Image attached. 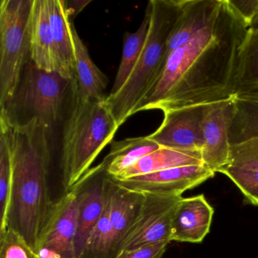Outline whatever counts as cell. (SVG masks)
Returning <instances> with one entry per match:
<instances>
[{
	"label": "cell",
	"mask_w": 258,
	"mask_h": 258,
	"mask_svg": "<svg viewBox=\"0 0 258 258\" xmlns=\"http://www.w3.org/2000/svg\"><path fill=\"white\" fill-rule=\"evenodd\" d=\"M235 112L229 127L230 146L258 138V97L238 94Z\"/></svg>",
	"instance_id": "23"
},
{
	"label": "cell",
	"mask_w": 258,
	"mask_h": 258,
	"mask_svg": "<svg viewBox=\"0 0 258 258\" xmlns=\"http://www.w3.org/2000/svg\"><path fill=\"white\" fill-rule=\"evenodd\" d=\"M239 94L247 95V96H256V97H258V88L250 90V91L249 92H246V93H239Z\"/></svg>",
	"instance_id": "31"
},
{
	"label": "cell",
	"mask_w": 258,
	"mask_h": 258,
	"mask_svg": "<svg viewBox=\"0 0 258 258\" xmlns=\"http://www.w3.org/2000/svg\"><path fill=\"white\" fill-rule=\"evenodd\" d=\"M13 180V157L10 126L0 121V235L8 227Z\"/></svg>",
	"instance_id": "22"
},
{
	"label": "cell",
	"mask_w": 258,
	"mask_h": 258,
	"mask_svg": "<svg viewBox=\"0 0 258 258\" xmlns=\"http://www.w3.org/2000/svg\"><path fill=\"white\" fill-rule=\"evenodd\" d=\"M0 258H40L23 237L13 229L0 235Z\"/></svg>",
	"instance_id": "26"
},
{
	"label": "cell",
	"mask_w": 258,
	"mask_h": 258,
	"mask_svg": "<svg viewBox=\"0 0 258 258\" xmlns=\"http://www.w3.org/2000/svg\"><path fill=\"white\" fill-rule=\"evenodd\" d=\"M112 179L103 163L92 167L74 185L78 208V229L75 240L77 258H81L87 240L106 205Z\"/></svg>",
	"instance_id": "8"
},
{
	"label": "cell",
	"mask_w": 258,
	"mask_h": 258,
	"mask_svg": "<svg viewBox=\"0 0 258 258\" xmlns=\"http://www.w3.org/2000/svg\"><path fill=\"white\" fill-rule=\"evenodd\" d=\"M219 173L226 175L239 188L246 202L256 206L258 203V171L227 165Z\"/></svg>",
	"instance_id": "25"
},
{
	"label": "cell",
	"mask_w": 258,
	"mask_h": 258,
	"mask_svg": "<svg viewBox=\"0 0 258 258\" xmlns=\"http://www.w3.org/2000/svg\"><path fill=\"white\" fill-rule=\"evenodd\" d=\"M7 125L10 129L13 157L7 229L23 237L37 252L40 234L54 205L48 179L52 131L39 120L23 126Z\"/></svg>",
	"instance_id": "2"
},
{
	"label": "cell",
	"mask_w": 258,
	"mask_h": 258,
	"mask_svg": "<svg viewBox=\"0 0 258 258\" xmlns=\"http://www.w3.org/2000/svg\"><path fill=\"white\" fill-rule=\"evenodd\" d=\"M229 2L251 28L257 22L258 0H229Z\"/></svg>",
	"instance_id": "29"
},
{
	"label": "cell",
	"mask_w": 258,
	"mask_h": 258,
	"mask_svg": "<svg viewBox=\"0 0 258 258\" xmlns=\"http://www.w3.org/2000/svg\"><path fill=\"white\" fill-rule=\"evenodd\" d=\"M207 105L165 111L159 127L148 137L161 147L202 153L205 143L203 119Z\"/></svg>",
	"instance_id": "10"
},
{
	"label": "cell",
	"mask_w": 258,
	"mask_h": 258,
	"mask_svg": "<svg viewBox=\"0 0 258 258\" xmlns=\"http://www.w3.org/2000/svg\"><path fill=\"white\" fill-rule=\"evenodd\" d=\"M90 0H71L66 1V10L68 16L71 22H73L74 19L85 9L88 4H90Z\"/></svg>",
	"instance_id": "30"
},
{
	"label": "cell",
	"mask_w": 258,
	"mask_h": 258,
	"mask_svg": "<svg viewBox=\"0 0 258 258\" xmlns=\"http://www.w3.org/2000/svg\"><path fill=\"white\" fill-rule=\"evenodd\" d=\"M214 214L205 195L182 198L173 215L170 241L202 242L209 233Z\"/></svg>",
	"instance_id": "13"
},
{
	"label": "cell",
	"mask_w": 258,
	"mask_h": 258,
	"mask_svg": "<svg viewBox=\"0 0 258 258\" xmlns=\"http://www.w3.org/2000/svg\"><path fill=\"white\" fill-rule=\"evenodd\" d=\"M145 200L146 195L127 189L113 180L110 217L114 258L118 256L123 241L140 216Z\"/></svg>",
	"instance_id": "16"
},
{
	"label": "cell",
	"mask_w": 258,
	"mask_h": 258,
	"mask_svg": "<svg viewBox=\"0 0 258 258\" xmlns=\"http://www.w3.org/2000/svg\"><path fill=\"white\" fill-rule=\"evenodd\" d=\"M145 195L141 212L123 241L119 254L143 246L171 241L173 215L182 196Z\"/></svg>",
	"instance_id": "9"
},
{
	"label": "cell",
	"mask_w": 258,
	"mask_h": 258,
	"mask_svg": "<svg viewBox=\"0 0 258 258\" xmlns=\"http://www.w3.org/2000/svg\"><path fill=\"white\" fill-rule=\"evenodd\" d=\"M221 4L222 0H182L180 15L167 40L166 61L173 51L188 43L211 23L218 14Z\"/></svg>",
	"instance_id": "15"
},
{
	"label": "cell",
	"mask_w": 258,
	"mask_h": 258,
	"mask_svg": "<svg viewBox=\"0 0 258 258\" xmlns=\"http://www.w3.org/2000/svg\"><path fill=\"white\" fill-rule=\"evenodd\" d=\"M256 206H258V203H257V205H256Z\"/></svg>",
	"instance_id": "32"
},
{
	"label": "cell",
	"mask_w": 258,
	"mask_h": 258,
	"mask_svg": "<svg viewBox=\"0 0 258 258\" xmlns=\"http://www.w3.org/2000/svg\"><path fill=\"white\" fill-rule=\"evenodd\" d=\"M78 229V202L72 189L54 202L40 234L37 253L41 258H77Z\"/></svg>",
	"instance_id": "7"
},
{
	"label": "cell",
	"mask_w": 258,
	"mask_h": 258,
	"mask_svg": "<svg viewBox=\"0 0 258 258\" xmlns=\"http://www.w3.org/2000/svg\"><path fill=\"white\" fill-rule=\"evenodd\" d=\"M72 81L58 72L42 70L30 61L14 96L0 108V121L19 126L39 120L52 131L61 115Z\"/></svg>",
	"instance_id": "5"
},
{
	"label": "cell",
	"mask_w": 258,
	"mask_h": 258,
	"mask_svg": "<svg viewBox=\"0 0 258 258\" xmlns=\"http://www.w3.org/2000/svg\"><path fill=\"white\" fill-rule=\"evenodd\" d=\"M34 0L0 2V108L14 96L31 61L30 20Z\"/></svg>",
	"instance_id": "6"
},
{
	"label": "cell",
	"mask_w": 258,
	"mask_h": 258,
	"mask_svg": "<svg viewBox=\"0 0 258 258\" xmlns=\"http://www.w3.org/2000/svg\"><path fill=\"white\" fill-rule=\"evenodd\" d=\"M71 109L63 126L61 182L64 193L88 171L120 126L106 99L81 101L71 94Z\"/></svg>",
	"instance_id": "3"
},
{
	"label": "cell",
	"mask_w": 258,
	"mask_h": 258,
	"mask_svg": "<svg viewBox=\"0 0 258 258\" xmlns=\"http://www.w3.org/2000/svg\"><path fill=\"white\" fill-rule=\"evenodd\" d=\"M150 26V13L146 7L144 19L135 32H126L123 36V52L114 85L109 96L117 94L132 75L144 49Z\"/></svg>",
	"instance_id": "21"
},
{
	"label": "cell",
	"mask_w": 258,
	"mask_h": 258,
	"mask_svg": "<svg viewBox=\"0 0 258 258\" xmlns=\"http://www.w3.org/2000/svg\"><path fill=\"white\" fill-rule=\"evenodd\" d=\"M70 28L75 52V75L71 94L81 101L105 100L108 78L93 62L74 22H71Z\"/></svg>",
	"instance_id": "14"
},
{
	"label": "cell",
	"mask_w": 258,
	"mask_h": 258,
	"mask_svg": "<svg viewBox=\"0 0 258 258\" xmlns=\"http://www.w3.org/2000/svg\"><path fill=\"white\" fill-rule=\"evenodd\" d=\"M250 31L251 27L229 0H222L211 23L169 55L135 114L149 110L165 112L235 97Z\"/></svg>",
	"instance_id": "1"
},
{
	"label": "cell",
	"mask_w": 258,
	"mask_h": 258,
	"mask_svg": "<svg viewBox=\"0 0 258 258\" xmlns=\"http://www.w3.org/2000/svg\"><path fill=\"white\" fill-rule=\"evenodd\" d=\"M31 61L42 70L55 72L48 0H34L30 20Z\"/></svg>",
	"instance_id": "18"
},
{
	"label": "cell",
	"mask_w": 258,
	"mask_h": 258,
	"mask_svg": "<svg viewBox=\"0 0 258 258\" xmlns=\"http://www.w3.org/2000/svg\"><path fill=\"white\" fill-rule=\"evenodd\" d=\"M201 152H185L161 147L140 158L134 166L113 179H125L167 169L203 165Z\"/></svg>",
	"instance_id": "19"
},
{
	"label": "cell",
	"mask_w": 258,
	"mask_h": 258,
	"mask_svg": "<svg viewBox=\"0 0 258 258\" xmlns=\"http://www.w3.org/2000/svg\"><path fill=\"white\" fill-rule=\"evenodd\" d=\"M256 88H258V28H251L244 48L238 93H246Z\"/></svg>",
	"instance_id": "24"
},
{
	"label": "cell",
	"mask_w": 258,
	"mask_h": 258,
	"mask_svg": "<svg viewBox=\"0 0 258 258\" xmlns=\"http://www.w3.org/2000/svg\"><path fill=\"white\" fill-rule=\"evenodd\" d=\"M215 173L203 164L174 167L128 179H112L127 189L143 194L182 196L187 190L214 177Z\"/></svg>",
	"instance_id": "11"
},
{
	"label": "cell",
	"mask_w": 258,
	"mask_h": 258,
	"mask_svg": "<svg viewBox=\"0 0 258 258\" xmlns=\"http://www.w3.org/2000/svg\"><path fill=\"white\" fill-rule=\"evenodd\" d=\"M55 72L69 81L75 75V52L66 1L48 0Z\"/></svg>",
	"instance_id": "17"
},
{
	"label": "cell",
	"mask_w": 258,
	"mask_h": 258,
	"mask_svg": "<svg viewBox=\"0 0 258 258\" xmlns=\"http://www.w3.org/2000/svg\"><path fill=\"white\" fill-rule=\"evenodd\" d=\"M229 165L258 171V138L231 146Z\"/></svg>",
	"instance_id": "27"
},
{
	"label": "cell",
	"mask_w": 258,
	"mask_h": 258,
	"mask_svg": "<svg viewBox=\"0 0 258 258\" xmlns=\"http://www.w3.org/2000/svg\"><path fill=\"white\" fill-rule=\"evenodd\" d=\"M170 242L158 243L122 252L116 258H161Z\"/></svg>",
	"instance_id": "28"
},
{
	"label": "cell",
	"mask_w": 258,
	"mask_h": 258,
	"mask_svg": "<svg viewBox=\"0 0 258 258\" xmlns=\"http://www.w3.org/2000/svg\"><path fill=\"white\" fill-rule=\"evenodd\" d=\"M40 258H41V257H40Z\"/></svg>",
	"instance_id": "33"
},
{
	"label": "cell",
	"mask_w": 258,
	"mask_h": 258,
	"mask_svg": "<svg viewBox=\"0 0 258 258\" xmlns=\"http://www.w3.org/2000/svg\"><path fill=\"white\" fill-rule=\"evenodd\" d=\"M147 8L150 26L140 59L123 88L106 98L119 126L135 114L164 69L167 40L180 15L182 0H151Z\"/></svg>",
	"instance_id": "4"
},
{
	"label": "cell",
	"mask_w": 258,
	"mask_h": 258,
	"mask_svg": "<svg viewBox=\"0 0 258 258\" xmlns=\"http://www.w3.org/2000/svg\"><path fill=\"white\" fill-rule=\"evenodd\" d=\"M235 112V97L207 105L203 119L204 165L219 173L230 159L229 127Z\"/></svg>",
	"instance_id": "12"
},
{
	"label": "cell",
	"mask_w": 258,
	"mask_h": 258,
	"mask_svg": "<svg viewBox=\"0 0 258 258\" xmlns=\"http://www.w3.org/2000/svg\"><path fill=\"white\" fill-rule=\"evenodd\" d=\"M161 146L148 137H134L111 143L109 153L102 161L111 178L134 166L140 158L160 149Z\"/></svg>",
	"instance_id": "20"
}]
</instances>
